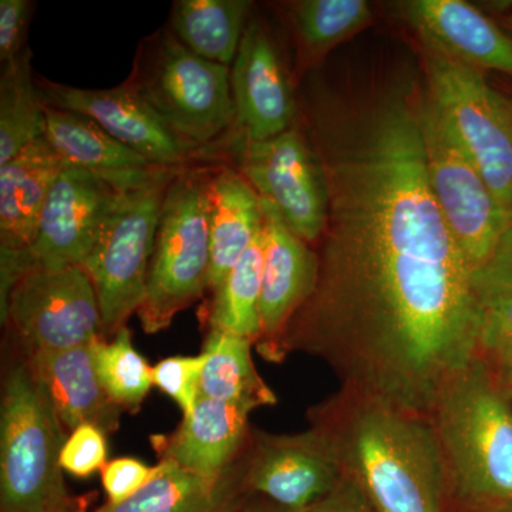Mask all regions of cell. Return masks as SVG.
<instances>
[{
    "label": "cell",
    "instance_id": "37",
    "mask_svg": "<svg viewBox=\"0 0 512 512\" xmlns=\"http://www.w3.org/2000/svg\"><path fill=\"white\" fill-rule=\"evenodd\" d=\"M456 512H512V501L508 503L478 505V507L456 508Z\"/></svg>",
    "mask_w": 512,
    "mask_h": 512
},
{
    "label": "cell",
    "instance_id": "32",
    "mask_svg": "<svg viewBox=\"0 0 512 512\" xmlns=\"http://www.w3.org/2000/svg\"><path fill=\"white\" fill-rule=\"evenodd\" d=\"M107 434L92 424H83L67 437L60 463L72 476L86 478L107 464Z\"/></svg>",
    "mask_w": 512,
    "mask_h": 512
},
{
    "label": "cell",
    "instance_id": "19",
    "mask_svg": "<svg viewBox=\"0 0 512 512\" xmlns=\"http://www.w3.org/2000/svg\"><path fill=\"white\" fill-rule=\"evenodd\" d=\"M45 120V138L64 163L99 175L116 190H136L173 170L151 164L84 114L46 106Z\"/></svg>",
    "mask_w": 512,
    "mask_h": 512
},
{
    "label": "cell",
    "instance_id": "8",
    "mask_svg": "<svg viewBox=\"0 0 512 512\" xmlns=\"http://www.w3.org/2000/svg\"><path fill=\"white\" fill-rule=\"evenodd\" d=\"M426 50V49H424ZM427 94L512 225V106L483 72L426 50Z\"/></svg>",
    "mask_w": 512,
    "mask_h": 512
},
{
    "label": "cell",
    "instance_id": "1",
    "mask_svg": "<svg viewBox=\"0 0 512 512\" xmlns=\"http://www.w3.org/2000/svg\"><path fill=\"white\" fill-rule=\"evenodd\" d=\"M309 120L328 221L285 356L318 357L340 387L429 417L478 357V312L473 272L431 192L419 97L389 94L349 123L328 106Z\"/></svg>",
    "mask_w": 512,
    "mask_h": 512
},
{
    "label": "cell",
    "instance_id": "3",
    "mask_svg": "<svg viewBox=\"0 0 512 512\" xmlns=\"http://www.w3.org/2000/svg\"><path fill=\"white\" fill-rule=\"evenodd\" d=\"M429 420L454 508L512 501V394L480 356L444 384Z\"/></svg>",
    "mask_w": 512,
    "mask_h": 512
},
{
    "label": "cell",
    "instance_id": "4",
    "mask_svg": "<svg viewBox=\"0 0 512 512\" xmlns=\"http://www.w3.org/2000/svg\"><path fill=\"white\" fill-rule=\"evenodd\" d=\"M66 431L25 357L13 362L0 404V512H69L77 504L60 463Z\"/></svg>",
    "mask_w": 512,
    "mask_h": 512
},
{
    "label": "cell",
    "instance_id": "39",
    "mask_svg": "<svg viewBox=\"0 0 512 512\" xmlns=\"http://www.w3.org/2000/svg\"><path fill=\"white\" fill-rule=\"evenodd\" d=\"M508 23H510V26H511V28H512V15H511L510 20H508Z\"/></svg>",
    "mask_w": 512,
    "mask_h": 512
},
{
    "label": "cell",
    "instance_id": "35",
    "mask_svg": "<svg viewBox=\"0 0 512 512\" xmlns=\"http://www.w3.org/2000/svg\"><path fill=\"white\" fill-rule=\"evenodd\" d=\"M309 512H379L372 501L352 480L340 477L326 497Z\"/></svg>",
    "mask_w": 512,
    "mask_h": 512
},
{
    "label": "cell",
    "instance_id": "20",
    "mask_svg": "<svg viewBox=\"0 0 512 512\" xmlns=\"http://www.w3.org/2000/svg\"><path fill=\"white\" fill-rule=\"evenodd\" d=\"M93 343L63 352L25 353V360L36 379L45 384L64 429L92 424L110 434L119 429L123 410L100 382Z\"/></svg>",
    "mask_w": 512,
    "mask_h": 512
},
{
    "label": "cell",
    "instance_id": "30",
    "mask_svg": "<svg viewBox=\"0 0 512 512\" xmlns=\"http://www.w3.org/2000/svg\"><path fill=\"white\" fill-rule=\"evenodd\" d=\"M94 365L104 390L123 412L137 413L153 383L148 365L131 342L130 329H121L113 339L93 343Z\"/></svg>",
    "mask_w": 512,
    "mask_h": 512
},
{
    "label": "cell",
    "instance_id": "7",
    "mask_svg": "<svg viewBox=\"0 0 512 512\" xmlns=\"http://www.w3.org/2000/svg\"><path fill=\"white\" fill-rule=\"evenodd\" d=\"M181 170L173 168L150 184L124 191L82 266L99 299L101 339H113L127 328L144 301L165 191Z\"/></svg>",
    "mask_w": 512,
    "mask_h": 512
},
{
    "label": "cell",
    "instance_id": "38",
    "mask_svg": "<svg viewBox=\"0 0 512 512\" xmlns=\"http://www.w3.org/2000/svg\"><path fill=\"white\" fill-rule=\"evenodd\" d=\"M90 500H92V498H90V495H86V497H80L79 501H77V504L74 505L72 510H70L69 512H87Z\"/></svg>",
    "mask_w": 512,
    "mask_h": 512
},
{
    "label": "cell",
    "instance_id": "12",
    "mask_svg": "<svg viewBox=\"0 0 512 512\" xmlns=\"http://www.w3.org/2000/svg\"><path fill=\"white\" fill-rule=\"evenodd\" d=\"M123 192L83 168H64L47 197L35 242L23 251L0 249V284L12 288L33 266L82 268Z\"/></svg>",
    "mask_w": 512,
    "mask_h": 512
},
{
    "label": "cell",
    "instance_id": "28",
    "mask_svg": "<svg viewBox=\"0 0 512 512\" xmlns=\"http://www.w3.org/2000/svg\"><path fill=\"white\" fill-rule=\"evenodd\" d=\"M265 232L256 235L224 284L212 295L210 330L231 333L255 342L261 332L259 301L264 271Z\"/></svg>",
    "mask_w": 512,
    "mask_h": 512
},
{
    "label": "cell",
    "instance_id": "15",
    "mask_svg": "<svg viewBox=\"0 0 512 512\" xmlns=\"http://www.w3.org/2000/svg\"><path fill=\"white\" fill-rule=\"evenodd\" d=\"M261 200L265 252L259 301L261 332L255 346L266 362L282 363L289 323L315 288L318 255L288 227L272 202Z\"/></svg>",
    "mask_w": 512,
    "mask_h": 512
},
{
    "label": "cell",
    "instance_id": "31",
    "mask_svg": "<svg viewBox=\"0 0 512 512\" xmlns=\"http://www.w3.org/2000/svg\"><path fill=\"white\" fill-rule=\"evenodd\" d=\"M208 353L198 356H173L153 367V383L180 406L184 416L192 413L200 400L202 370Z\"/></svg>",
    "mask_w": 512,
    "mask_h": 512
},
{
    "label": "cell",
    "instance_id": "10",
    "mask_svg": "<svg viewBox=\"0 0 512 512\" xmlns=\"http://www.w3.org/2000/svg\"><path fill=\"white\" fill-rule=\"evenodd\" d=\"M232 157L259 197L275 205L288 227L318 245L328 221V188L319 158L306 133L298 126L264 141H247L231 133L204 158Z\"/></svg>",
    "mask_w": 512,
    "mask_h": 512
},
{
    "label": "cell",
    "instance_id": "17",
    "mask_svg": "<svg viewBox=\"0 0 512 512\" xmlns=\"http://www.w3.org/2000/svg\"><path fill=\"white\" fill-rule=\"evenodd\" d=\"M424 49L480 70L512 77V39L464 0H409L399 6Z\"/></svg>",
    "mask_w": 512,
    "mask_h": 512
},
{
    "label": "cell",
    "instance_id": "27",
    "mask_svg": "<svg viewBox=\"0 0 512 512\" xmlns=\"http://www.w3.org/2000/svg\"><path fill=\"white\" fill-rule=\"evenodd\" d=\"M45 110L33 77L32 50L26 47L2 63L0 72V165L45 136Z\"/></svg>",
    "mask_w": 512,
    "mask_h": 512
},
{
    "label": "cell",
    "instance_id": "22",
    "mask_svg": "<svg viewBox=\"0 0 512 512\" xmlns=\"http://www.w3.org/2000/svg\"><path fill=\"white\" fill-rule=\"evenodd\" d=\"M207 192L211 241L208 291L214 295L264 228V211L258 192L229 164L211 168Z\"/></svg>",
    "mask_w": 512,
    "mask_h": 512
},
{
    "label": "cell",
    "instance_id": "34",
    "mask_svg": "<svg viewBox=\"0 0 512 512\" xmlns=\"http://www.w3.org/2000/svg\"><path fill=\"white\" fill-rule=\"evenodd\" d=\"M33 9L35 3L30 0H0V62H10L29 47Z\"/></svg>",
    "mask_w": 512,
    "mask_h": 512
},
{
    "label": "cell",
    "instance_id": "36",
    "mask_svg": "<svg viewBox=\"0 0 512 512\" xmlns=\"http://www.w3.org/2000/svg\"><path fill=\"white\" fill-rule=\"evenodd\" d=\"M234 512H299L288 510L259 495H248L239 503Z\"/></svg>",
    "mask_w": 512,
    "mask_h": 512
},
{
    "label": "cell",
    "instance_id": "29",
    "mask_svg": "<svg viewBox=\"0 0 512 512\" xmlns=\"http://www.w3.org/2000/svg\"><path fill=\"white\" fill-rule=\"evenodd\" d=\"M301 64H312L372 23L365 0H299L289 3Z\"/></svg>",
    "mask_w": 512,
    "mask_h": 512
},
{
    "label": "cell",
    "instance_id": "16",
    "mask_svg": "<svg viewBox=\"0 0 512 512\" xmlns=\"http://www.w3.org/2000/svg\"><path fill=\"white\" fill-rule=\"evenodd\" d=\"M231 87L237 110L232 133L247 141H264L295 126L298 109L281 53L254 15L231 66Z\"/></svg>",
    "mask_w": 512,
    "mask_h": 512
},
{
    "label": "cell",
    "instance_id": "18",
    "mask_svg": "<svg viewBox=\"0 0 512 512\" xmlns=\"http://www.w3.org/2000/svg\"><path fill=\"white\" fill-rule=\"evenodd\" d=\"M249 414L234 404L200 397L177 430L151 437V444L160 461L215 480L244 453L252 430Z\"/></svg>",
    "mask_w": 512,
    "mask_h": 512
},
{
    "label": "cell",
    "instance_id": "33",
    "mask_svg": "<svg viewBox=\"0 0 512 512\" xmlns=\"http://www.w3.org/2000/svg\"><path fill=\"white\" fill-rule=\"evenodd\" d=\"M156 466L148 467L136 458L121 457L111 460L101 470V483L107 503L120 504L136 495L153 478Z\"/></svg>",
    "mask_w": 512,
    "mask_h": 512
},
{
    "label": "cell",
    "instance_id": "14",
    "mask_svg": "<svg viewBox=\"0 0 512 512\" xmlns=\"http://www.w3.org/2000/svg\"><path fill=\"white\" fill-rule=\"evenodd\" d=\"M45 106L90 117L124 146L163 168L191 167L200 154L175 137L160 117L127 82L113 89H77L37 77Z\"/></svg>",
    "mask_w": 512,
    "mask_h": 512
},
{
    "label": "cell",
    "instance_id": "13",
    "mask_svg": "<svg viewBox=\"0 0 512 512\" xmlns=\"http://www.w3.org/2000/svg\"><path fill=\"white\" fill-rule=\"evenodd\" d=\"M242 470L249 495L299 512L311 511L342 477L325 441L312 429L296 434L252 429Z\"/></svg>",
    "mask_w": 512,
    "mask_h": 512
},
{
    "label": "cell",
    "instance_id": "11",
    "mask_svg": "<svg viewBox=\"0 0 512 512\" xmlns=\"http://www.w3.org/2000/svg\"><path fill=\"white\" fill-rule=\"evenodd\" d=\"M0 313L25 353L63 352L101 338L96 289L76 265L33 266L0 303Z\"/></svg>",
    "mask_w": 512,
    "mask_h": 512
},
{
    "label": "cell",
    "instance_id": "5",
    "mask_svg": "<svg viewBox=\"0 0 512 512\" xmlns=\"http://www.w3.org/2000/svg\"><path fill=\"white\" fill-rule=\"evenodd\" d=\"M126 82L200 160L235 130L231 67L195 55L170 28L141 40Z\"/></svg>",
    "mask_w": 512,
    "mask_h": 512
},
{
    "label": "cell",
    "instance_id": "6",
    "mask_svg": "<svg viewBox=\"0 0 512 512\" xmlns=\"http://www.w3.org/2000/svg\"><path fill=\"white\" fill-rule=\"evenodd\" d=\"M210 167L183 168L165 191L146 295L137 312L141 328L154 335L204 296L210 285L208 222Z\"/></svg>",
    "mask_w": 512,
    "mask_h": 512
},
{
    "label": "cell",
    "instance_id": "21",
    "mask_svg": "<svg viewBox=\"0 0 512 512\" xmlns=\"http://www.w3.org/2000/svg\"><path fill=\"white\" fill-rule=\"evenodd\" d=\"M66 167L45 136L0 165V249L23 251L35 242L47 197Z\"/></svg>",
    "mask_w": 512,
    "mask_h": 512
},
{
    "label": "cell",
    "instance_id": "9",
    "mask_svg": "<svg viewBox=\"0 0 512 512\" xmlns=\"http://www.w3.org/2000/svg\"><path fill=\"white\" fill-rule=\"evenodd\" d=\"M419 121L431 192L474 272L494 255L512 225L427 92L419 99Z\"/></svg>",
    "mask_w": 512,
    "mask_h": 512
},
{
    "label": "cell",
    "instance_id": "25",
    "mask_svg": "<svg viewBox=\"0 0 512 512\" xmlns=\"http://www.w3.org/2000/svg\"><path fill=\"white\" fill-rule=\"evenodd\" d=\"M248 0H177L170 30L195 55L231 67L249 19Z\"/></svg>",
    "mask_w": 512,
    "mask_h": 512
},
{
    "label": "cell",
    "instance_id": "40",
    "mask_svg": "<svg viewBox=\"0 0 512 512\" xmlns=\"http://www.w3.org/2000/svg\"><path fill=\"white\" fill-rule=\"evenodd\" d=\"M511 106H512V100H511Z\"/></svg>",
    "mask_w": 512,
    "mask_h": 512
},
{
    "label": "cell",
    "instance_id": "2",
    "mask_svg": "<svg viewBox=\"0 0 512 512\" xmlns=\"http://www.w3.org/2000/svg\"><path fill=\"white\" fill-rule=\"evenodd\" d=\"M343 477L379 512H448L450 484L429 417L340 387L306 413Z\"/></svg>",
    "mask_w": 512,
    "mask_h": 512
},
{
    "label": "cell",
    "instance_id": "24",
    "mask_svg": "<svg viewBox=\"0 0 512 512\" xmlns=\"http://www.w3.org/2000/svg\"><path fill=\"white\" fill-rule=\"evenodd\" d=\"M478 312V356L512 394V228L473 272Z\"/></svg>",
    "mask_w": 512,
    "mask_h": 512
},
{
    "label": "cell",
    "instance_id": "23",
    "mask_svg": "<svg viewBox=\"0 0 512 512\" xmlns=\"http://www.w3.org/2000/svg\"><path fill=\"white\" fill-rule=\"evenodd\" d=\"M242 454L221 478H205L160 461L153 478L120 504L106 503L94 512H234L248 497Z\"/></svg>",
    "mask_w": 512,
    "mask_h": 512
},
{
    "label": "cell",
    "instance_id": "26",
    "mask_svg": "<svg viewBox=\"0 0 512 512\" xmlns=\"http://www.w3.org/2000/svg\"><path fill=\"white\" fill-rule=\"evenodd\" d=\"M254 342L231 333L210 330L204 343L208 353L202 370L200 396L252 410L278 403L276 394L256 372Z\"/></svg>",
    "mask_w": 512,
    "mask_h": 512
}]
</instances>
